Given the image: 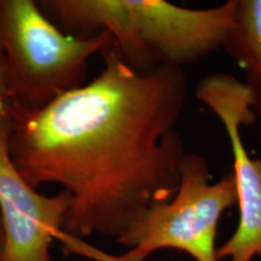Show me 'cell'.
<instances>
[{"mask_svg": "<svg viewBox=\"0 0 261 261\" xmlns=\"http://www.w3.org/2000/svg\"><path fill=\"white\" fill-rule=\"evenodd\" d=\"M223 48L246 73L252 108L261 117V0H237L234 22Z\"/></svg>", "mask_w": 261, "mask_h": 261, "instance_id": "obj_7", "label": "cell"}, {"mask_svg": "<svg viewBox=\"0 0 261 261\" xmlns=\"http://www.w3.org/2000/svg\"><path fill=\"white\" fill-rule=\"evenodd\" d=\"M38 5L73 37L109 34L127 63L146 70L160 64L182 68L223 48L237 0L210 9L166 0H39Z\"/></svg>", "mask_w": 261, "mask_h": 261, "instance_id": "obj_2", "label": "cell"}, {"mask_svg": "<svg viewBox=\"0 0 261 261\" xmlns=\"http://www.w3.org/2000/svg\"><path fill=\"white\" fill-rule=\"evenodd\" d=\"M196 97L219 119L226 132L233 158L240 220L234 233L217 249V257L228 261H261V159L248 154L241 129L252 126L256 115L246 84L227 73L204 76Z\"/></svg>", "mask_w": 261, "mask_h": 261, "instance_id": "obj_5", "label": "cell"}, {"mask_svg": "<svg viewBox=\"0 0 261 261\" xmlns=\"http://www.w3.org/2000/svg\"><path fill=\"white\" fill-rule=\"evenodd\" d=\"M97 77L40 110L10 106L9 154L33 189L70 196L63 232L117 240L150 205L180 184L184 140L177 130L188 97L182 68L140 70L113 45Z\"/></svg>", "mask_w": 261, "mask_h": 261, "instance_id": "obj_1", "label": "cell"}, {"mask_svg": "<svg viewBox=\"0 0 261 261\" xmlns=\"http://www.w3.org/2000/svg\"><path fill=\"white\" fill-rule=\"evenodd\" d=\"M210 179V167L202 156L185 155L180 184L172 200L150 205L116 240L127 252L114 256L97 249L92 259L145 261L158 250L177 249L196 261H218V223L225 211L237 204V191L232 171L213 184Z\"/></svg>", "mask_w": 261, "mask_h": 261, "instance_id": "obj_4", "label": "cell"}, {"mask_svg": "<svg viewBox=\"0 0 261 261\" xmlns=\"http://www.w3.org/2000/svg\"><path fill=\"white\" fill-rule=\"evenodd\" d=\"M6 107H8V90H6L5 81L4 57H3L2 51H0V113L4 112Z\"/></svg>", "mask_w": 261, "mask_h": 261, "instance_id": "obj_8", "label": "cell"}, {"mask_svg": "<svg viewBox=\"0 0 261 261\" xmlns=\"http://www.w3.org/2000/svg\"><path fill=\"white\" fill-rule=\"evenodd\" d=\"M4 246H5V234H4V227H3L2 215H0V261L3 260V255H4Z\"/></svg>", "mask_w": 261, "mask_h": 261, "instance_id": "obj_9", "label": "cell"}, {"mask_svg": "<svg viewBox=\"0 0 261 261\" xmlns=\"http://www.w3.org/2000/svg\"><path fill=\"white\" fill-rule=\"evenodd\" d=\"M110 45L107 33L84 39L61 31L35 0H0V51L10 106L40 110L79 89L90 58Z\"/></svg>", "mask_w": 261, "mask_h": 261, "instance_id": "obj_3", "label": "cell"}, {"mask_svg": "<svg viewBox=\"0 0 261 261\" xmlns=\"http://www.w3.org/2000/svg\"><path fill=\"white\" fill-rule=\"evenodd\" d=\"M8 107L0 113V215L5 234L2 261H51V243L63 230L70 196L42 195L23 180L9 154Z\"/></svg>", "mask_w": 261, "mask_h": 261, "instance_id": "obj_6", "label": "cell"}]
</instances>
